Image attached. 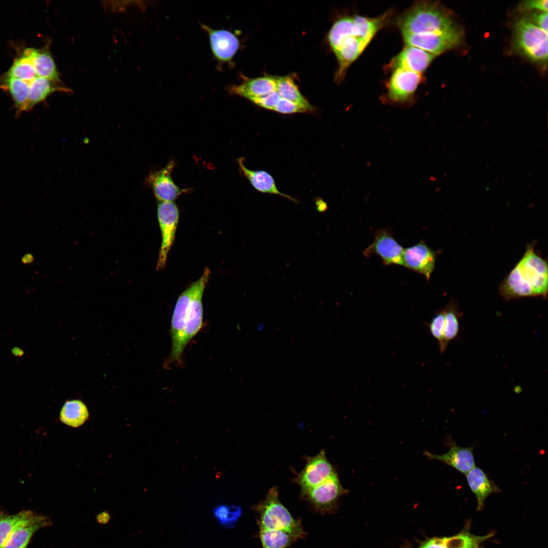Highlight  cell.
I'll list each match as a JSON object with an SVG mask.
<instances>
[{
  "label": "cell",
  "mask_w": 548,
  "mask_h": 548,
  "mask_svg": "<svg viewBox=\"0 0 548 548\" xmlns=\"http://www.w3.org/2000/svg\"><path fill=\"white\" fill-rule=\"evenodd\" d=\"M436 56L419 48L406 45L391 60L392 69L401 68L422 74Z\"/></svg>",
  "instance_id": "16"
},
{
  "label": "cell",
  "mask_w": 548,
  "mask_h": 548,
  "mask_svg": "<svg viewBox=\"0 0 548 548\" xmlns=\"http://www.w3.org/2000/svg\"><path fill=\"white\" fill-rule=\"evenodd\" d=\"M259 538L262 548H286L299 539L285 530L262 529H260Z\"/></svg>",
  "instance_id": "29"
},
{
  "label": "cell",
  "mask_w": 548,
  "mask_h": 548,
  "mask_svg": "<svg viewBox=\"0 0 548 548\" xmlns=\"http://www.w3.org/2000/svg\"><path fill=\"white\" fill-rule=\"evenodd\" d=\"M335 472L320 484L301 490L303 497L311 502L320 512H328L334 507L337 500L347 492Z\"/></svg>",
  "instance_id": "8"
},
{
  "label": "cell",
  "mask_w": 548,
  "mask_h": 548,
  "mask_svg": "<svg viewBox=\"0 0 548 548\" xmlns=\"http://www.w3.org/2000/svg\"><path fill=\"white\" fill-rule=\"evenodd\" d=\"M334 472L325 451L322 450L317 455L307 458L306 464L296 481L301 490H306L320 484Z\"/></svg>",
  "instance_id": "14"
},
{
  "label": "cell",
  "mask_w": 548,
  "mask_h": 548,
  "mask_svg": "<svg viewBox=\"0 0 548 548\" xmlns=\"http://www.w3.org/2000/svg\"><path fill=\"white\" fill-rule=\"evenodd\" d=\"M201 27L208 34L212 52L219 65L231 63L239 47L237 37L225 29H215L205 25Z\"/></svg>",
  "instance_id": "12"
},
{
  "label": "cell",
  "mask_w": 548,
  "mask_h": 548,
  "mask_svg": "<svg viewBox=\"0 0 548 548\" xmlns=\"http://www.w3.org/2000/svg\"><path fill=\"white\" fill-rule=\"evenodd\" d=\"M401 33L424 34L459 29L450 12L440 4L417 1L398 19Z\"/></svg>",
  "instance_id": "2"
},
{
  "label": "cell",
  "mask_w": 548,
  "mask_h": 548,
  "mask_svg": "<svg viewBox=\"0 0 548 548\" xmlns=\"http://www.w3.org/2000/svg\"><path fill=\"white\" fill-rule=\"evenodd\" d=\"M404 250L394 238L393 232L380 228L375 231L373 242L364 250L363 255L366 257L377 255L386 266H403Z\"/></svg>",
  "instance_id": "11"
},
{
  "label": "cell",
  "mask_w": 548,
  "mask_h": 548,
  "mask_svg": "<svg viewBox=\"0 0 548 548\" xmlns=\"http://www.w3.org/2000/svg\"><path fill=\"white\" fill-rule=\"evenodd\" d=\"M436 256L437 252L421 241L404 249L403 266L423 275L429 281L435 268Z\"/></svg>",
  "instance_id": "13"
},
{
  "label": "cell",
  "mask_w": 548,
  "mask_h": 548,
  "mask_svg": "<svg viewBox=\"0 0 548 548\" xmlns=\"http://www.w3.org/2000/svg\"><path fill=\"white\" fill-rule=\"evenodd\" d=\"M402 35L406 45L419 48L436 56L459 45L462 37L460 29L438 33Z\"/></svg>",
  "instance_id": "10"
},
{
  "label": "cell",
  "mask_w": 548,
  "mask_h": 548,
  "mask_svg": "<svg viewBox=\"0 0 548 548\" xmlns=\"http://www.w3.org/2000/svg\"><path fill=\"white\" fill-rule=\"evenodd\" d=\"M522 10H536L540 12H547L548 1L547 0H532L526 1L522 5Z\"/></svg>",
  "instance_id": "36"
},
{
  "label": "cell",
  "mask_w": 548,
  "mask_h": 548,
  "mask_svg": "<svg viewBox=\"0 0 548 548\" xmlns=\"http://www.w3.org/2000/svg\"><path fill=\"white\" fill-rule=\"evenodd\" d=\"M473 548H480L479 546L474 547Z\"/></svg>",
  "instance_id": "39"
},
{
  "label": "cell",
  "mask_w": 548,
  "mask_h": 548,
  "mask_svg": "<svg viewBox=\"0 0 548 548\" xmlns=\"http://www.w3.org/2000/svg\"><path fill=\"white\" fill-rule=\"evenodd\" d=\"M543 30L547 32V12H540L534 14L529 20Z\"/></svg>",
  "instance_id": "37"
},
{
  "label": "cell",
  "mask_w": 548,
  "mask_h": 548,
  "mask_svg": "<svg viewBox=\"0 0 548 548\" xmlns=\"http://www.w3.org/2000/svg\"><path fill=\"white\" fill-rule=\"evenodd\" d=\"M110 519V515L107 511H103L99 513L96 517L98 523L102 524L107 523Z\"/></svg>",
  "instance_id": "38"
},
{
  "label": "cell",
  "mask_w": 548,
  "mask_h": 548,
  "mask_svg": "<svg viewBox=\"0 0 548 548\" xmlns=\"http://www.w3.org/2000/svg\"><path fill=\"white\" fill-rule=\"evenodd\" d=\"M33 513L30 510H23L14 515L0 513V548L13 531Z\"/></svg>",
  "instance_id": "31"
},
{
  "label": "cell",
  "mask_w": 548,
  "mask_h": 548,
  "mask_svg": "<svg viewBox=\"0 0 548 548\" xmlns=\"http://www.w3.org/2000/svg\"><path fill=\"white\" fill-rule=\"evenodd\" d=\"M273 111L281 114H294L307 112L303 108L291 101L281 98L275 106Z\"/></svg>",
  "instance_id": "34"
},
{
  "label": "cell",
  "mask_w": 548,
  "mask_h": 548,
  "mask_svg": "<svg viewBox=\"0 0 548 548\" xmlns=\"http://www.w3.org/2000/svg\"><path fill=\"white\" fill-rule=\"evenodd\" d=\"M56 91L72 92L71 89L61 86L57 82L42 77H36L29 84L27 111L31 110L35 106Z\"/></svg>",
  "instance_id": "23"
},
{
  "label": "cell",
  "mask_w": 548,
  "mask_h": 548,
  "mask_svg": "<svg viewBox=\"0 0 548 548\" xmlns=\"http://www.w3.org/2000/svg\"><path fill=\"white\" fill-rule=\"evenodd\" d=\"M29 84L14 78L4 76L0 87L7 90L11 95L17 110V114L27 111Z\"/></svg>",
  "instance_id": "24"
},
{
  "label": "cell",
  "mask_w": 548,
  "mask_h": 548,
  "mask_svg": "<svg viewBox=\"0 0 548 548\" xmlns=\"http://www.w3.org/2000/svg\"><path fill=\"white\" fill-rule=\"evenodd\" d=\"M174 166L175 162L171 161L161 169L151 173L146 179L159 201L174 202L187 191L180 188L173 181L172 173Z\"/></svg>",
  "instance_id": "15"
},
{
  "label": "cell",
  "mask_w": 548,
  "mask_h": 548,
  "mask_svg": "<svg viewBox=\"0 0 548 548\" xmlns=\"http://www.w3.org/2000/svg\"><path fill=\"white\" fill-rule=\"evenodd\" d=\"M210 270L206 268L201 277L197 280V285L188 305L180 351H184L190 340L201 329L203 322L202 295L209 280Z\"/></svg>",
  "instance_id": "6"
},
{
  "label": "cell",
  "mask_w": 548,
  "mask_h": 548,
  "mask_svg": "<svg viewBox=\"0 0 548 548\" xmlns=\"http://www.w3.org/2000/svg\"><path fill=\"white\" fill-rule=\"evenodd\" d=\"M465 475L470 489L476 497L478 510L483 508L486 499L490 495L501 491L480 467L475 466Z\"/></svg>",
  "instance_id": "20"
},
{
  "label": "cell",
  "mask_w": 548,
  "mask_h": 548,
  "mask_svg": "<svg viewBox=\"0 0 548 548\" xmlns=\"http://www.w3.org/2000/svg\"><path fill=\"white\" fill-rule=\"evenodd\" d=\"M29 48L24 50L20 57L16 58L4 76L21 80L30 83L37 77Z\"/></svg>",
  "instance_id": "27"
},
{
  "label": "cell",
  "mask_w": 548,
  "mask_h": 548,
  "mask_svg": "<svg viewBox=\"0 0 548 548\" xmlns=\"http://www.w3.org/2000/svg\"><path fill=\"white\" fill-rule=\"evenodd\" d=\"M515 45L532 61L547 60V32L530 21L521 19L516 25Z\"/></svg>",
  "instance_id": "4"
},
{
  "label": "cell",
  "mask_w": 548,
  "mask_h": 548,
  "mask_svg": "<svg viewBox=\"0 0 548 548\" xmlns=\"http://www.w3.org/2000/svg\"><path fill=\"white\" fill-rule=\"evenodd\" d=\"M229 506L221 504L216 507L213 511L215 518L219 523L225 527L227 528L228 516Z\"/></svg>",
  "instance_id": "35"
},
{
  "label": "cell",
  "mask_w": 548,
  "mask_h": 548,
  "mask_svg": "<svg viewBox=\"0 0 548 548\" xmlns=\"http://www.w3.org/2000/svg\"><path fill=\"white\" fill-rule=\"evenodd\" d=\"M445 324L444 344L447 349L449 342L455 338L459 332V322L462 313L459 311L455 301H451L444 309Z\"/></svg>",
  "instance_id": "30"
},
{
  "label": "cell",
  "mask_w": 548,
  "mask_h": 548,
  "mask_svg": "<svg viewBox=\"0 0 548 548\" xmlns=\"http://www.w3.org/2000/svg\"><path fill=\"white\" fill-rule=\"evenodd\" d=\"M529 245L523 257L502 281L500 294L506 300L525 297L546 298L548 267L546 261Z\"/></svg>",
  "instance_id": "1"
},
{
  "label": "cell",
  "mask_w": 548,
  "mask_h": 548,
  "mask_svg": "<svg viewBox=\"0 0 548 548\" xmlns=\"http://www.w3.org/2000/svg\"><path fill=\"white\" fill-rule=\"evenodd\" d=\"M445 324V311L444 309L438 311L432 319L427 326L430 333L435 338L438 343V348L440 353H443L446 350L444 344V333Z\"/></svg>",
  "instance_id": "32"
},
{
  "label": "cell",
  "mask_w": 548,
  "mask_h": 548,
  "mask_svg": "<svg viewBox=\"0 0 548 548\" xmlns=\"http://www.w3.org/2000/svg\"><path fill=\"white\" fill-rule=\"evenodd\" d=\"M277 91L281 98L291 101L304 108L307 112L312 111L313 107L301 94L293 79L289 76H276Z\"/></svg>",
  "instance_id": "26"
},
{
  "label": "cell",
  "mask_w": 548,
  "mask_h": 548,
  "mask_svg": "<svg viewBox=\"0 0 548 548\" xmlns=\"http://www.w3.org/2000/svg\"><path fill=\"white\" fill-rule=\"evenodd\" d=\"M259 515L260 529L282 530L303 538L305 533L300 520L295 519L280 502L277 487L271 488L265 498L253 507Z\"/></svg>",
  "instance_id": "3"
},
{
  "label": "cell",
  "mask_w": 548,
  "mask_h": 548,
  "mask_svg": "<svg viewBox=\"0 0 548 548\" xmlns=\"http://www.w3.org/2000/svg\"><path fill=\"white\" fill-rule=\"evenodd\" d=\"M88 417L89 413L86 406L79 400L66 401L61 408L60 415L61 421L73 427L81 426Z\"/></svg>",
  "instance_id": "28"
},
{
  "label": "cell",
  "mask_w": 548,
  "mask_h": 548,
  "mask_svg": "<svg viewBox=\"0 0 548 548\" xmlns=\"http://www.w3.org/2000/svg\"><path fill=\"white\" fill-rule=\"evenodd\" d=\"M421 80L422 74L401 68L393 70L388 84V100L402 106L410 104Z\"/></svg>",
  "instance_id": "9"
},
{
  "label": "cell",
  "mask_w": 548,
  "mask_h": 548,
  "mask_svg": "<svg viewBox=\"0 0 548 548\" xmlns=\"http://www.w3.org/2000/svg\"><path fill=\"white\" fill-rule=\"evenodd\" d=\"M276 90V76H266L251 79L241 84L232 86L229 88V92L250 100Z\"/></svg>",
  "instance_id": "21"
},
{
  "label": "cell",
  "mask_w": 548,
  "mask_h": 548,
  "mask_svg": "<svg viewBox=\"0 0 548 548\" xmlns=\"http://www.w3.org/2000/svg\"><path fill=\"white\" fill-rule=\"evenodd\" d=\"M237 162L241 172L256 190L262 193L276 194L297 202L295 198L280 191L273 177L269 173L264 170H254L247 168L243 157L238 158Z\"/></svg>",
  "instance_id": "22"
},
{
  "label": "cell",
  "mask_w": 548,
  "mask_h": 548,
  "mask_svg": "<svg viewBox=\"0 0 548 548\" xmlns=\"http://www.w3.org/2000/svg\"><path fill=\"white\" fill-rule=\"evenodd\" d=\"M280 98L276 90L265 95L253 98L250 101L264 109L273 110Z\"/></svg>",
  "instance_id": "33"
},
{
  "label": "cell",
  "mask_w": 548,
  "mask_h": 548,
  "mask_svg": "<svg viewBox=\"0 0 548 548\" xmlns=\"http://www.w3.org/2000/svg\"><path fill=\"white\" fill-rule=\"evenodd\" d=\"M492 534L476 536L467 530L450 537H433L423 543L418 548H473L487 540Z\"/></svg>",
  "instance_id": "19"
},
{
  "label": "cell",
  "mask_w": 548,
  "mask_h": 548,
  "mask_svg": "<svg viewBox=\"0 0 548 548\" xmlns=\"http://www.w3.org/2000/svg\"><path fill=\"white\" fill-rule=\"evenodd\" d=\"M32 63L38 77L57 83L60 82L59 72L48 47L35 48Z\"/></svg>",
  "instance_id": "25"
},
{
  "label": "cell",
  "mask_w": 548,
  "mask_h": 548,
  "mask_svg": "<svg viewBox=\"0 0 548 548\" xmlns=\"http://www.w3.org/2000/svg\"><path fill=\"white\" fill-rule=\"evenodd\" d=\"M197 285V281L186 289L179 296L176 302L170 324L172 349L167 360V365L182 363V355L180 351V344L185 326L187 309Z\"/></svg>",
  "instance_id": "7"
},
{
  "label": "cell",
  "mask_w": 548,
  "mask_h": 548,
  "mask_svg": "<svg viewBox=\"0 0 548 548\" xmlns=\"http://www.w3.org/2000/svg\"><path fill=\"white\" fill-rule=\"evenodd\" d=\"M424 455L453 467L464 475L475 466L472 447H462L454 443L445 454L436 455L425 452Z\"/></svg>",
  "instance_id": "18"
},
{
  "label": "cell",
  "mask_w": 548,
  "mask_h": 548,
  "mask_svg": "<svg viewBox=\"0 0 548 548\" xmlns=\"http://www.w3.org/2000/svg\"><path fill=\"white\" fill-rule=\"evenodd\" d=\"M157 217L161 234V243L157 269L166 266L169 251L173 244L179 219V211L174 202L159 201Z\"/></svg>",
  "instance_id": "5"
},
{
  "label": "cell",
  "mask_w": 548,
  "mask_h": 548,
  "mask_svg": "<svg viewBox=\"0 0 548 548\" xmlns=\"http://www.w3.org/2000/svg\"><path fill=\"white\" fill-rule=\"evenodd\" d=\"M51 524L48 517L33 512L13 531L2 548H26L37 531Z\"/></svg>",
  "instance_id": "17"
}]
</instances>
